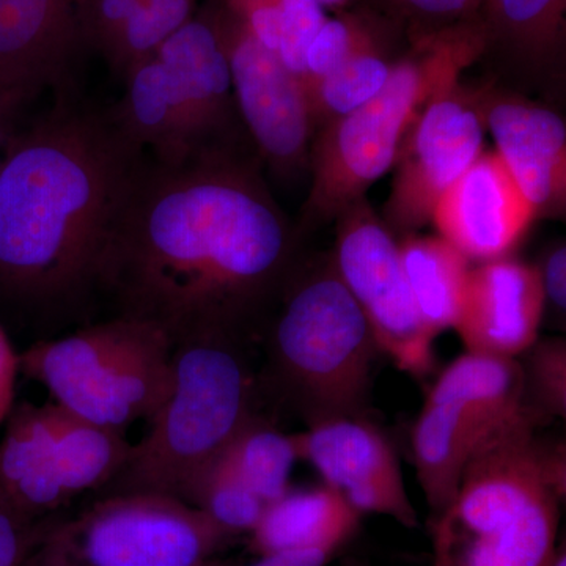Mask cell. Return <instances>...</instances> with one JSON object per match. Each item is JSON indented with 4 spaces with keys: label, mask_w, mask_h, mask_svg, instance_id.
<instances>
[{
    "label": "cell",
    "mask_w": 566,
    "mask_h": 566,
    "mask_svg": "<svg viewBox=\"0 0 566 566\" xmlns=\"http://www.w3.org/2000/svg\"><path fill=\"white\" fill-rule=\"evenodd\" d=\"M253 390L243 338L208 335L175 346L172 390L104 495L155 493L182 501L255 416Z\"/></svg>",
    "instance_id": "4"
},
{
    "label": "cell",
    "mask_w": 566,
    "mask_h": 566,
    "mask_svg": "<svg viewBox=\"0 0 566 566\" xmlns=\"http://www.w3.org/2000/svg\"><path fill=\"white\" fill-rule=\"evenodd\" d=\"M316 2L322 3L323 7H338L344 6L348 0H316Z\"/></svg>",
    "instance_id": "40"
},
{
    "label": "cell",
    "mask_w": 566,
    "mask_h": 566,
    "mask_svg": "<svg viewBox=\"0 0 566 566\" xmlns=\"http://www.w3.org/2000/svg\"><path fill=\"white\" fill-rule=\"evenodd\" d=\"M344 566H368V565H365L364 562L356 560V558H348V560L344 562Z\"/></svg>",
    "instance_id": "41"
},
{
    "label": "cell",
    "mask_w": 566,
    "mask_h": 566,
    "mask_svg": "<svg viewBox=\"0 0 566 566\" xmlns=\"http://www.w3.org/2000/svg\"><path fill=\"white\" fill-rule=\"evenodd\" d=\"M24 96L13 93H0V117L9 114H20L22 106L28 103Z\"/></svg>",
    "instance_id": "38"
},
{
    "label": "cell",
    "mask_w": 566,
    "mask_h": 566,
    "mask_svg": "<svg viewBox=\"0 0 566 566\" xmlns=\"http://www.w3.org/2000/svg\"><path fill=\"white\" fill-rule=\"evenodd\" d=\"M538 268L512 256L472 266L455 331L465 352L517 359L545 315Z\"/></svg>",
    "instance_id": "16"
},
{
    "label": "cell",
    "mask_w": 566,
    "mask_h": 566,
    "mask_svg": "<svg viewBox=\"0 0 566 566\" xmlns=\"http://www.w3.org/2000/svg\"><path fill=\"white\" fill-rule=\"evenodd\" d=\"M411 439L417 480L436 517L455 499L469 461L493 441L460 406L431 400H424Z\"/></svg>",
    "instance_id": "22"
},
{
    "label": "cell",
    "mask_w": 566,
    "mask_h": 566,
    "mask_svg": "<svg viewBox=\"0 0 566 566\" xmlns=\"http://www.w3.org/2000/svg\"><path fill=\"white\" fill-rule=\"evenodd\" d=\"M199 566H229V565L221 564V562L208 560V562H205V564L199 565Z\"/></svg>",
    "instance_id": "42"
},
{
    "label": "cell",
    "mask_w": 566,
    "mask_h": 566,
    "mask_svg": "<svg viewBox=\"0 0 566 566\" xmlns=\"http://www.w3.org/2000/svg\"><path fill=\"white\" fill-rule=\"evenodd\" d=\"M145 163L109 111L61 103L14 132L0 167V297L55 314L98 290L104 249Z\"/></svg>",
    "instance_id": "2"
},
{
    "label": "cell",
    "mask_w": 566,
    "mask_h": 566,
    "mask_svg": "<svg viewBox=\"0 0 566 566\" xmlns=\"http://www.w3.org/2000/svg\"><path fill=\"white\" fill-rule=\"evenodd\" d=\"M48 520H29L0 501V566H35V551Z\"/></svg>",
    "instance_id": "32"
},
{
    "label": "cell",
    "mask_w": 566,
    "mask_h": 566,
    "mask_svg": "<svg viewBox=\"0 0 566 566\" xmlns=\"http://www.w3.org/2000/svg\"><path fill=\"white\" fill-rule=\"evenodd\" d=\"M294 234L259 166L237 148L145 163L99 264L117 315L155 324L174 346L244 338L289 273Z\"/></svg>",
    "instance_id": "1"
},
{
    "label": "cell",
    "mask_w": 566,
    "mask_h": 566,
    "mask_svg": "<svg viewBox=\"0 0 566 566\" xmlns=\"http://www.w3.org/2000/svg\"><path fill=\"white\" fill-rule=\"evenodd\" d=\"M485 132L474 92L461 82L424 104L395 161L387 227L415 233L428 226L441 197L485 150Z\"/></svg>",
    "instance_id": "10"
},
{
    "label": "cell",
    "mask_w": 566,
    "mask_h": 566,
    "mask_svg": "<svg viewBox=\"0 0 566 566\" xmlns=\"http://www.w3.org/2000/svg\"><path fill=\"white\" fill-rule=\"evenodd\" d=\"M524 385L532 411L539 420L566 416V342L564 338L536 340L521 354Z\"/></svg>",
    "instance_id": "29"
},
{
    "label": "cell",
    "mask_w": 566,
    "mask_h": 566,
    "mask_svg": "<svg viewBox=\"0 0 566 566\" xmlns=\"http://www.w3.org/2000/svg\"><path fill=\"white\" fill-rule=\"evenodd\" d=\"M81 41L74 0H0V93L62 88Z\"/></svg>",
    "instance_id": "17"
},
{
    "label": "cell",
    "mask_w": 566,
    "mask_h": 566,
    "mask_svg": "<svg viewBox=\"0 0 566 566\" xmlns=\"http://www.w3.org/2000/svg\"><path fill=\"white\" fill-rule=\"evenodd\" d=\"M427 400L460 406L491 441L542 422L532 411L523 367L513 357L465 353L447 365Z\"/></svg>",
    "instance_id": "20"
},
{
    "label": "cell",
    "mask_w": 566,
    "mask_h": 566,
    "mask_svg": "<svg viewBox=\"0 0 566 566\" xmlns=\"http://www.w3.org/2000/svg\"><path fill=\"white\" fill-rule=\"evenodd\" d=\"M197 0H144L125 28L103 52L120 76L150 57L175 31L196 14Z\"/></svg>",
    "instance_id": "28"
},
{
    "label": "cell",
    "mask_w": 566,
    "mask_h": 566,
    "mask_svg": "<svg viewBox=\"0 0 566 566\" xmlns=\"http://www.w3.org/2000/svg\"><path fill=\"white\" fill-rule=\"evenodd\" d=\"M334 268L370 324L379 352L401 371L433 370L436 335L424 326L401 263L400 244L367 199L337 218Z\"/></svg>",
    "instance_id": "9"
},
{
    "label": "cell",
    "mask_w": 566,
    "mask_h": 566,
    "mask_svg": "<svg viewBox=\"0 0 566 566\" xmlns=\"http://www.w3.org/2000/svg\"><path fill=\"white\" fill-rule=\"evenodd\" d=\"M335 554L329 549L286 551L260 556V560L251 566H324Z\"/></svg>",
    "instance_id": "37"
},
{
    "label": "cell",
    "mask_w": 566,
    "mask_h": 566,
    "mask_svg": "<svg viewBox=\"0 0 566 566\" xmlns=\"http://www.w3.org/2000/svg\"><path fill=\"white\" fill-rule=\"evenodd\" d=\"M488 50L482 22L469 21L422 33L394 63L378 95L359 109L327 123L311 148L312 186L301 230L318 229L353 203L395 166L406 133L424 104L460 82Z\"/></svg>",
    "instance_id": "3"
},
{
    "label": "cell",
    "mask_w": 566,
    "mask_h": 566,
    "mask_svg": "<svg viewBox=\"0 0 566 566\" xmlns=\"http://www.w3.org/2000/svg\"><path fill=\"white\" fill-rule=\"evenodd\" d=\"M155 55L177 81L203 151L233 148L238 111L216 11L193 14Z\"/></svg>",
    "instance_id": "18"
},
{
    "label": "cell",
    "mask_w": 566,
    "mask_h": 566,
    "mask_svg": "<svg viewBox=\"0 0 566 566\" xmlns=\"http://www.w3.org/2000/svg\"><path fill=\"white\" fill-rule=\"evenodd\" d=\"M360 515L333 488L292 490L264 509L251 532V545L260 556L286 551L329 549L338 553L352 539Z\"/></svg>",
    "instance_id": "21"
},
{
    "label": "cell",
    "mask_w": 566,
    "mask_h": 566,
    "mask_svg": "<svg viewBox=\"0 0 566 566\" xmlns=\"http://www.w3.org/2000/svg\"><path fill=\"white\" fill-rule=\"evenodd\" d=\"M20 370V354L14 352L9 335L0 326V427L14 408V387Z\"/></svg>",
    "instance_id": "36"
},
{
    "label": "cell",
    "mask_w": 566,
    "mask_h": 566,
    "mask_svg": "<svg viewBox=\"0 0 566 566\" xmlns=\"http://www.w3.org/2000/svg\"><path fill=\"white\" fill-rule=\"evenodd\" d=\"M282 36L277 55L283 65L303 82L304 54L315 33L327 20L316 0H279Z\"/></svg>",
    "instance_id": "31"
},
{
    "label": "cell",
    "mask_w": 566,
    "mask_h": 566,
    "mask_svg": "<svg viewBox=\"0 0 566 566\" xmlns=\"http://www.w3.org/2000/svg\"><path fill=\"white\" fill-rule=\"evenodd\" d=\"M535 219L502 159L483 151L441 197L431 222L439 237L482 263L509 256Z\"/></svg>",
    "instance_id": "15"
},
{
    "label": "cell",
    "mask_w": 566,
    "mask_h": 566,
    "mask_svg": "<svg viewBox=\"0 0 566 566\" xmlns=\"http://www.w3.org/2000/svg\"><path fill=\"white\" fill-rule=\"evenodd\" d=\"M234 538L172 495H104L69 521H48L35 566H199Z\"/></svg>",
    "instance_id": "8"
},
{
    "label": "cell",
    "mask_w": 566,
    "mask_h": 566,
    "mask_svg": "<svg viewBox=\"0 0 566 566\" xmlns=\"http://www.w3.org/2000/svg\"><path fill=\"white\" fill-rule=\"evenodd\" d=\"M378 345L333 263L290 282L270 338L279 392L308 417H360Z\"/></svg>",
    "instance_id": "6"
},
{
    "label": "cell",
    "mask_w": 566,
    "mask_h": 566,
    "mask_svg": "<svg viewBox=\"0 0 566 566\" xmlns=\"http://www.w3.org/2000/svg\"><path fill=\"white\" fill-rule=\"evenodd\" d=\"M558 497L535 431L495 439L465 468L433 521L431 566H547L557 551Z\"/></svg>",
    "instance_id": "5"
},
{
    "label": "cell",
    "mask_w": 566,
    "mask_h": 566,
    "mask_svg": "<svg viewBox=\"0 0 566 566\" xmlns=\"http://www.w3.org/2000/svg\"><path fill=\"white\" fill-rule=\"evenodd\" d=\"M488 48H504L532 70L553 65L564 48L566 0H485Z\"/></svg>",
    "instance_id": "24"
},
{
    "label": "cell",
    "mask_w": 566,
    "mask_h": 566,
    "mask_svg": "<svg viewBox=\"0 0 566 566\" xmlns=\"http://www.w3.org/2000/svg\"><path fill=\"white\" fill-rule=\"evenodd\" d=\"M397 13L428 28L439 31L460 22L474 21L472 17L483 9L485 0H387Z\"/></svg>",
    "instance_id": "33"
},
{
    "label": "cell",
    "mask_w": 566,
    "mask_h": 566,
    "mask_svg": "<svg viewBox=\"0 0 566 566\" xmlns=\"http://www.w3.org/2000/svg\"><path fill=\"white\" fill-rule=\"evenodd\" d=\"M82 493L80 447L65 409L14 406L0 439V501L39 521Z\"/></svg>",
    "instance_id": "12"
},
{
    "label": "cell",
    "mask_w": 566,
    "mask_h": 566,
    "mask_svg": "<svg viewBox=\"0 0 566 566\" xmlns=\"http://www.w3.org/2000/svg\"><path fill=\"white\" fill-rule=\"evenodd\" d=\"M222 457L253 493L271 504L290 490L300 447L296 436L282 433L253 416L223 450Z\"/></svg>",
    "instance_id": "25"
},
{
    "label": "cell",
    "mask_w": 566,
    "mask_h": 566,
    "mask_svg": "<svg viewBox=\"0 0 566 566\" xmlns=\"http://www.w3.org/2000/svg\"><path fill=\"white\" fill-rule=\"evenodd\" d=\"M547 566H566V554L565 546L557 547L556 554H554L553 560Z\"/></svg>",
    "instance_id": "39"
},
{
    "label": "cell",
    "mask_w": 566,
    "mask_h": 566,
    "mask_svg": "<svg viewBox=\"0 0 566 566\" xmlns=\"http://www.w3.org/2000/svg\"><path fill=\"white\" fill-rule=\"evenodd\" d=\"M125 91L111 115L134 145L153 161L181 164L203 153L188 104L167 66L155 54L123 74Z\"/></svg>",
    "instance_id": "19"
},
{
    "label": "cell",
    "mask_w": 566,
    "mask_h": 566,
    "mask_svg": "<svg viewBox=\"0 0 566 566\" xmlns=\"http://www.w3.org/2000/svg\"><path fill=\"white\" fill-rule=\"evenodd\" d=\"M174 352L155 324L115 315L36 342L20 354V368L71 415L122 431L158 415L172 390Z\"/></svg>",
    "instance_id": "7"
},
{
    "label": "cell",
    "mask_w": 566,
    "mask_h": 566,
    "mask_svg": "<svg viewBox=\"0 0 566 566\" xmlns=\"http://www.w3.org/2000/svg\"><path fill=\"white\" fill-rule=\"evenodd\" d=\"M234 104L264 161L292 177L311 161L315 125L300 77L227 10L216 11Z\"/></svg>",
    "instance_id": "11"
},
{
    "label": "cell",
    "mask_w": 566,
    "mask_h": 566,
    "mask_svg": "<svg viewBox=\"0 0 566 566\" xmlns=\"http://www.w3.org/2000/svg\"><path fill=\"white\" fill-rule=\"evenodd\" d=\"M392 65L381 52H365L304 85L315 129L363 107L381 92Z\"/></svg>",
    "instance_id": "26"
},
{
    "label": "cell",
    "mask_w": 566,
    "mask_h": 566,
    "mask_svg": "<svg viewBox=\"0 0 566 566\" xmlns=\"http://www.w3.org/2000/svg\"><path fill=\"white\" fill-rule=\"evenodd\" d=\"M182 501L196 506L216 526L233 536L251 534L268 505L245 485L222 455L197 475Z\"/></svg>",
    "instance_id": "27"
},
{
    "label": "cell",
    "mask_w": 566,
    "mask_h": 566,
    "mask_svg": "<svg viewBox=\"0 0 566 566\" xmlns=\"http://www.w3.org/2000/svg\"><path fill=\"white\" fill-rule=\"evenodd\" d=\"M227 11L237 18L263 46L277 54L282 36L279 0H227Z\"/></svg>",
    "instance_id": "34"
},
{
    "label": "cell",
    "mask_w": 566,
    "mask_h": 566,
    "mask_svg": "<svg viewBox=\"0 0 566 566\" xmlns=\"http://www.w3.org/2000/svg\"><path fill=\"white\" fill-rule=\"evenodd\" d=\"M495 155L534 208L535 218H564L566 211V125L564 118L512 93L474 92Z\"/></svg>",
    "instance_id": "14"
},
{
    "label": "cell",
    "mask_w": 566,
    "mask_h": 566,
    "mask_svg": "<svg viewBox=\"0 0 566 566\" xmlns=\"http://www.w3.org/2000/svg\"><path fill=\"white\" fill-rule=\"evenodd\" d=\"M542 279L545 307L549 305L556 315L565 316L566 311V245L558 243L546 253L542 266H536Z\"/></svg>",
    "instance_id": "35"
},
{
    "label": "cell",
    "mask_w": 566,
    "mask_h": 566,
    "mask_svg": "<svg viewBox=\"0 0 566 566\" xmlns=\"http://www.w3.org/2000/svg\"><path fill=\"white\" fill-rule=\"evenodd\" d=\"M374 51L381 52L378 41L359 20L346 17L326 20L305 50L303 85L326 76L356 55Z\"/></svg>",
    "instance_id": "30"
},
{
    "label": "cell",
    "mask_w": 566,
    "mask_h": 566,
    "mask_svg": "<svg viewBox=\"0 0 566 566\" xmlns=\"http://www.w3.org/2000/svg\"><path fill=\"white\" fill-rule=\"evenodd\" d=\"M400 244L401 263L417 311L438 337L455 329L471 273V260L442 237L408 234Z\"/></svg>",
    "instance_id": "23"
},
{
    "label": "cell",
    "mask_w": 566,
    "mask_h": 566,
    "mask_svg": "<svg viewBox=\"0 0 566 566\" xmlns=\"http://www.w3.org/2000/svg\"><path fill=\"white\" fill-rule=\"evenodd\" d=\"M296 441L300 458L360 515L376 513L408 528L417 526L397 453L375 424L363 417H326L308 423Z\"/></svg>",
    "instance_id": "13"
}]
</instances>
